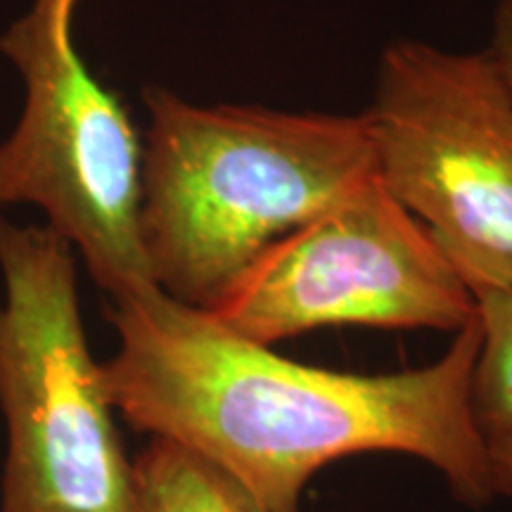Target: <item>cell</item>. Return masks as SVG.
Masks as SVG:
<instances>
[{
  "label": "cell",
  "instance_id": "cell-5",
  "mask_svg": "<svg viewBox=\"0 0 512 512\" xmlns=\"http://www.w3.org/2000/svg\"><path fill=\"white\" fill-rule=\"evenodd\" d=\"M361 114L375 178L472 297L512 287V88L489 50L396 38Z\"/></svg>",
  "mask_w": 512,
  "mask_h": 512
},
{
  "label": "cell",
  "instance_id": "cell-4",
  "mask_svg": "<svg viewBox=\"0 0 512 512\" xmlns=\"http://www.w3.org/2000/svg\"><path fill=\"white\" fill-rule=\"evenodd\" d=\"M79 3L31 0L0 36L27 91L19 124L0 143V207L41 209L95 285L121 299L157 287L140 238L143 138L79 53Z\"/></svg>",
  "mask_w": 512,
  "mask_h": 512
},
{
  "label": "cell",
  "instance_id": "cell-6",
  "mask_svg": "<svg viewBox=\"0 0 512 512\" xmlns=\"http://www.w3.org/2000/svg\"><path fill=\"white\" fill-rule=\"evenodd\" d=\"M207 311L273 347L339 325L458 332L477 302L430 230L373 174L273 242Z\"/></svg>",
  "mask_w": 512,
  "mask_h": 512
},
{
  "label": "cell",
  "instance_id": "cell-3",
  "mask_svg": "<svg viewBox=\"0 0 512 512\" xmlns=\"http://www.w3.org/2000/svg\"><path fill=\"white\" fill-rule=\"evenodd\" d=\"M0 275V512H133V460L88 347L72 245L0 216Z\"/></svg>",
  "mask_w": 512,
  "mask_h": 512
},
{
  "label": "cell",
  "instance_id": "cell-7",
  "mask_svg": "<svg viewBox=\"0 0 512 512\" xmlns=\"http://www.w3.org/2000/svg\"><path fill=\"white\" fill-rule=\"evenodd\" d=\"M133 494V512H266L219 467L162 439L133 458Z\"/></svg>",
  "mask_w": 512,
  "mask_h": 512
},
{
  "label": "cell",
  "instance_id": "cell-2",
  "mask_svg": "<svg viewBox=\"0 0 512 512\" xmlns=\"http://www.w3.org/2000/svg\"><path fill=\"white\" fill-rule=\"evenodd\" d=\"M143 98L145 259L159 290L197 309L375 174L361 112L200 105L159 86Z\"/></svg>",
  "mask_w": 512,
  "mask_h": 512
},
{
  "label": "cell",
  "instance_id": "cell-8",
  "mask_svg": "<svg viewBox=\"0 0 512 512\" xmlns=\"http://www.w3.org/2000/svg\"><path fill=\"white\" fill-rule=\"evenodd\" d=\"M479 354L472 370V415L486 444L512 439V287L479 294Z\"/></svg>",
  "mask_w": 512,
  "mask_h": 512
},
{
  "label": "cell",
  "instance_id": "cell-9",
  "mask_svg": "<svg viewBox=\"0 0 512 512\" xmlns=\"http://www.w3.org/2000/svg\"><path fill=\"white\" fill-rule=\"evenodd\" d=\"M512 88V0H498L491 24V43L486 48Z\"/></svg>",
  "mask_w": 512,
  "mask_h": 512
},
{
  "label": "cell",
  "instance_id": "cell-10",
  "mask_svg": "<svg viewBox=\"0 0 512 512\" xmlns=\"http://www.w3.org/2000/svg\"><path fill=\"white\" fill-rule=\"evenodd\" d=\"M489 477L494 498H512V439L489 444Z\"/></svg>",
  "mask_w": 512,
  "mask_h": 512
},
{
  "label": "cell",
  "instance_id": "cell-1",
  "mask_svg": "<svg viewBox=\"0 0 512 512\" xmlns=\"http://www.w3.org/2000/svg\"><path fill=\"white\" fill-rule=\"evenodd\" d=\"M112 304L114 413L219 467L266 512H299L318 470L375 451L425 460L472 508L494 498L470 403L477 313L430 366L356 375L275 354L159 287Z\"/></svg>",
  "mask_w": 512,
  "mask_h": 512
}]
</instances>
